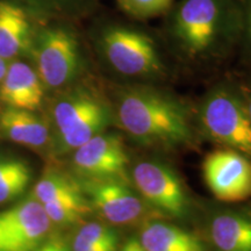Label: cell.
Masks as SVG:
<instances>
[{"label":"cell","mask_w":251,"mask_h":251,"mask_svg":"<svg viewBox=\"0 0 251 251\" xmlns=\"http://www.w3.org/2000/svg\"><path fill=\"white\" fill-rule=\"evenodd\" d=\"M121 127L146 146L177 147L190 142L187 112L170 93L149 85H133L118 94Z\"/></svg>","instance_id":"1"},{"label":"cell","mask_w":251,"mask_h":251,"mask_svg":"<svg viewBox=\"0 0 251 251\" xmlns=\"http://www.w3.org/2000/svg\"><path fill=\"white\" fill-rule=\"evenodd\" d=\"M164 15L169 39L192 59L214 54L242 28L235 0H178Z\"/></svg>","instance_id":"2"},{"label":"cell","mask_w":251,"mask_h":251,"mask_svg":"<svg viewBox=\"0 0 251 251\" xmlns=\"http://www.w3.org/2000/svg\"><path fill=\"white\" fill-rule=\"evenodd\" d=\"M97 46L115 74L131 79H157L164 76V58L149 31L126 21H108L99 28Z\"/></svg>","instance_id":"3"},{"label":"cell","mask_w":251,"mask_h":251,"mask_svg":"<svg viewBox=\"0 0 251 251\" xmlns=\"http://www.w3.org/2000/svg\"><path fill=\"white\" fill-rule=\"evenodd\" d=\"M52 120L57 131L58 152H68L102 133L111 120V113L98 96L87 90H75L55 102Z\"/></svg>","instance_id":"4"},{"label":"cell","mask_w":251,"mask_h":251,"mask_svg":"<svg viewBox=\"0 0 251 251\" xmlns=\"http://www.w3.org/2000/svg\"><path fill=\"white\" fill-rule=\"evenodd\" d=\"M37 74L45 87L70 84L80 70V46L76 34L65 26L46 27L33 42Z\"/></svg>","instance_id":"5"},{"label":"cell","mask_w":251,"mask_h":251,"mask_svg":"<svg viewBox=\"0 0 251 251\" xmlns=\"http://www.w3.org/2000/svg\"><path fill=\"white\" fill-rule=\"evenodd\" d=\"M202 125L211 137L230 148L251 153V120L248 107L227 87H215L200 109Z\"/></svg>","instance_id":"6"},{"label":"cell","mask_w":251,"mask_h":251,"mask_svg":"<svg viewBox=\"0 0 251 251\" xmlns=\"http://www.w3.org/2000/svg\"><path fill=\"white\" fill-rule=\"evenodd\" d=\"M133 180L144 201L153 209L175 219L186 218L190 200L170 166L156 161L140 162L133 170Z\"/></svg>","instance_id":"7"},{"label":"cell","mask_w":251,"mask_h":251,"mask_svg":"<svg viewBox=\"0 0 251 251\" xmlns=\"http://www.w3.org/2000/svg\"><path fill=\"white\" fill-rule=\"evenodd\" d=\"M51 226L42 203L33 197L0 211V251H35Z\"/></svg>","instance_id":"8"},{"label":"cell","mask_w":251,"mask_h":251,"mask_svg":"<svg viewBox=\"0 0 251 251\" xmlns=\"http://www.w3.org/2000/svg\"><path fill=\"white\" fill-rule=\"evenodd\" d=\"M203 178L219 200L237 202L251 196V162L234 150H218L206 156Z\"/></svg>","instance_id":"9"},{"label":"cell","mask_w":251,"mask_h":251,"mask_svg":"<svg viewBox=\"0 0 251 251\" xmlns=\"http://www.w3.org/2000/svg\"><path fill=\"white\" fill-rule=\"evenodd\" d=\"M74 151L72 166L86 180L122 179L129 162L121 139L113 134L96 135Z\"/></svg>","instance_id":"10"},{"label":"cell","mask_w":251,"mask_h":251,"mask_svg":"<svg viewBox=\"0 0 251 251\" xmlns=\"http://www.w3.org/2000/svg\"><path fill=\"white\" fill-rule=\"evenodd\" d=\"M91 206L113 225L133 224L146 212V205L122 179L86 180Z\"/></svg>","instance_id":"11"},{"label":"cell","mask_w":251,"mask_h":251,"mask_svg":"<svg viewBox=\"0 0 251 251\" xmlns=\"http://www.w3.org/2000/svg\"><path fill=\"white\" fill-rule=\"evenodd\" d=\"M45 85L30 65L24 62L8 64L0 80V100L9 108L35 111L42 105Z\"/></svg>","instance_id":"12"},{"label":"cell","mask_w":251,"mask_h":251,"mask_svg":"<svg viewBox=\"0 0 251 251\" xmlns=\"http://www.w3.org/2000/svg\"><path fill=\"white\" fill-rule=\"evenodd\" d=\"M31 26L23 8L0 0V57L11 59L33 49Z\"/></svg>","instance_id":"13"},{"label":"cell","mask_w":251,"mask_h":251,"mask_svg":"<svg viewBox=\"0 0 251 251\" xmlns=\"http://www.w3.org/2000/svg\"><path fill=\"white\" fill-rule=\"evenodd\" d=\"M0 129L7 139L33 149L42 148L49 140L46 122L26 109L7 107L0 117Z\"/></svg>","instance_id":"14"},{"label":"cell","mask_w":251,"mask_h":251,"mask_svg":"<svg viewBox=\"0 0 251 251\" xmlns=\"http://www.w3.org/2000/svg\"><path fill=\"white\" fill-rule=\"evenodd\" d=\"M211 238L219 251H251V216L242 212H224L211 224Z\"/></svg>","instance_id":"15"},{"label":"cell","mask_w":251,"mask_h":251,"mask_svg":"<svg viewBox=\"0 0 251 251\" xmlns=\"http://www.w3.org/2000/svg\"><path fill=\"white\" fill-rule=\"evenodd\" d=\"M140 243L146 251H203L201 242L194 235L161 221L144 226Z\"/></svg>","instance_id":"16"},{"label":"cell","mask_w":251,"mask_h":251,"mask_svg":"<svg viewBox=\"0 0 251 251\" xmlns=\"http://www.w3.org/2000/svg\"><path fill=\"white\" fill-rule=\"evenodd\" d=\"M33 178L27 162L12 156H0V205L21 196Z\"/></svg>","instance_id":"17"},{"label":"cell","mask_w":251,"mask_h":251,"mask_svg":"<svg viewBox=\"0 0 251 251\" xmlns=\"http://www.w3.org/2000/svg\"><path fill=\"white\" fill-rule=\"evenodd\" d=\"M80 196L84 194L81 192V187L78 186L76 181L56 170L47 171L34 186L31 194V197L42 205Z\"/></svg>","instance_id":"18"},{"label":"cell","mask_w":251,"mask_h":251,"mask_svg":"<svg viewBox=\"0 0 251 251\" xmlns=\"http://www.w3.org/2000/svg\"><path fill=\"white\" fill-rule=\"evenodd\" d=\"M42 206L50 221L56 225L76 224L89 214L92 207L84 196L43 203Z\"/></svg>","instance_id":"19"},{"label":"cell","mask_w":251,"mask_h":251,"mask_svg":"<svg viewBox=\"0 0 251 251\" xmlns=\"http://www.w3.org/2000/svg\"><path fill=\"white\" fill-rule=\"evenodd\" d=\"M128 17L146 20L165 14L174 4V0H115Z\"/></svg>","instance_id":"20"},{"label":"cell","mask_w":251,"mask_h":251,"mask_svg":"<svg viewBox=\"0 0 251 251\" xmlns=\"http://www.w3.org/2000/svg\"><path fill=\"white\" fill-rule=\"evenodd\" d=\"M75 242L86 244H108V246H118L119 236L117 231L108 226L99 222H89L77 231L74 238Z\"/></svg>","instance_id":"21"},{"label":"cell","mask_w":251,"mask_h":251,"mask_svg":"<svg viewBox=\"0 0 251 251\" xmlns=\"http://www.w3.org/2000/svg\"><path fill=\"white\" fill-rule=\"evenodd\" d=\"M118 246L107 244H85L72 241V251H117Z\"/></svg>","instance_id":"22"},{"label":"cell","mask_w":251,"mask_h":251,"mask_svg":"<svg viewBox=\"0 0 251 251\" xmlns=\"http://www.w3.org/2000/svg\"><path fill=\"white\" fill-rule=\"evenodd\" d=\"M35 251H70L61 238H50L46 240Z\"/></svg>","instance_id":"23"},{"label":"cell","mask_w":251,"mask_h":251,"mask_svg":"<svg viewBox=\"0 0 251 251\" xmlns=\"http://www.w3.org/2000/svg\"><path fill=\"white\" fill-rule=\"evenodd\" d=\"M242 24H246L248 34H249V36L251 37V4L247 9V13H242Z\"/></svg>","instance_id":"24"},{"label":"cell","mask_w":251,"mask_h":251,"mask_svg":"<svg viewBox=\"0 0 251 251\" xmlns=\"http://www.w3.org/2000/svg\"><path fill=\"white\" fill-rule=\"evenodd\" d=\"M128 248H129V251H146L143 249V247L141 246L140 241L136 240V238H131L127 242Z\"/></svg>","instance_id":"25"},{"label":"cell","mask_w":251,"mask_h":251,"mask_svg":"<svg viewBox=\"0 0 251 251\" xmlns=\"http://www.w3.org/2000/svg\"><path fill=\"white\" fill-rule=\"evenodd\" d=\"M7 67H8V61L7 59H4L0 57V80L2 79V77H4L6 70H7Z\"/></svg>","instance_id":"26"},{"label":"cell","mask_w":251,"mask_h":251,"mask_svg":"<svg viewBox=\"0 0 251 251\" xmlns=\"http://www.w3.org/2000/svg\"><path fill=\"white\" fill-rule=\"evenodd\" d=\"M248 112H249V115H250V120H251V98H250L249 105H248Z\"/></svg>","instance_id":"27"},{"label":"cell","mask_w":251,"mask_h":251,"mask_svg":"<svg viewBox=\"0 0 251 251\" xmlns=\"http://www.w3.org/2000/svg\"><path fill=\"white\" fill-rule=\"evenodd\" d=\"M121 251H129V248H128V244H127V243L125 244V247L122 248V250H121Z\"/></svg>","instance_id":"28"}]
</instances>
